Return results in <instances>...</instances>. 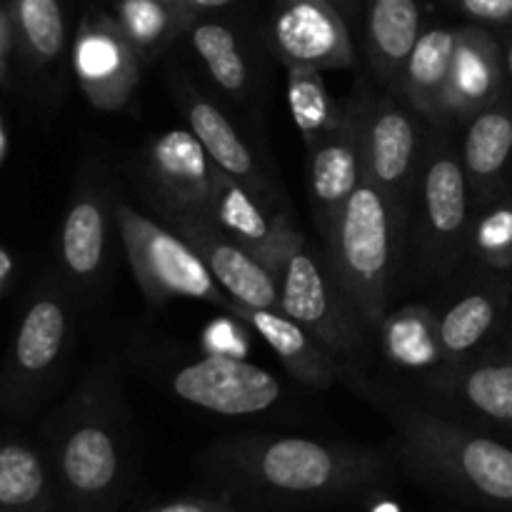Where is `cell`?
Segmentation results:
<instances>
[{"label":"cell","instance_id":"1","mask_svg":"<svg viewBox=\"0 0 512 512\" xmlns=\"http://www.w3.org/2000/svg\"><path fill=\"white\" fill-rule=\"evenodd\" d=\"M213 473L273 500L323 503L380 483L388 458L363 445L283 435H248L215 443L205 453Z\"/></svg>","mask_w":512,"mask_h":512},{"label":"cell","instance_id":"2","mask_svg":"<svg viewBox=\"0 0 512 512\" xmlns=\"http://www.w3.org/2000/svg\"><path fill=\"white\" fill-rule=\"evenodd\" d=\"M53 475L68 512H113L128 483V448L110 380L95 373L50 428Z\"/></svg>","mask_w":512,"mask_h":512},{"label":"cell","instance_id":"3","mask_svg":"<svg viewBox=\"0 0 512 512\" xmlns=\"http://www.w3.org/2000/svg\"><path fill=\"white\" fill-rule=\"evenodd\" d=\"M405 468L443 493L485 508L512 510V448L423 408L398 413Z\"/></svg>","mask_w":512,"mask_h":512},{"label":"cell","instance_id":"4","mask_svg":"<svg viewBox=\"0 0 512 512\" xmlns=\"http://www.w3.org/2000/svg\"><path fill=\"white\" fill-rule=\"evenodd\" d=\"M400 210L368 178L345 203L333 233L325 240V260L345 298L365 325L380 328L388 310L390 278L398 245Z\"/></svg>","mask_w":512,"mask_h":512},{"label":"cell","instance_id":"5","mask_svg":"<svg viewBox=\"0 0 512 512\" xmlns=\"http://www.w3.org/2000/svg\"><path fill=\"white\" fill-rule=\"evenodd\" d=\"M113 213L130 268L150 303L188 298L230 310V295L183 235L163 228L123 200L115 203Z\"/></svg>","mask_w":512,"mask_h":512},{"label":"cell","instance_id":"6","mask_svg":"<svg viewBox=\"0 0 512 512\" xmlns=\"http://www.w3.org/2000/svg\"><path fill=\"white\" fill-rule=\"evenodd\" d=\"M273 275L278 280L280 310L335 355L353 358L355 350L363 345L360 315L345 298L328 260L315 255L298 230Z\"/></svg>","mask_w":512,"mask_h":512},{"label":"cell","instance_id":"7","mask_svg":"<svg viewBox=\"0 0 512 512\" xmlns=\"http://www.w3.org/2000/svg\"><path fill=\"white\" fill-rule=\"evenodd\" d=\"M68 338V298L55 283H45L25 308L0 370L3 413L23 415L38 403L63 363Z\"/></svg>","mask_w":512,"mask_h":512},{"label":"cell","instance_id":"8","mask_svg":"<svg viewBox=\"0 0 512 512\" xmlns=\"http://www.w3.org/2000/svg\"><path fill=\"white\" fill-rule=\"evenodd\" d=\"M370 98L355 95L340 110L338 123L310 148L308 188L313 218L325 240L333 233L350 195L365 180V118Z\"/></svg>","mask_w":512,"mask_h":512},{"label":"cell","instance_id":"9","mask_svg":"<svg viewBox=\"0 0 512 512\" xmlns=\"http://www.w3.org/2000/svg\"><path fill=\"white\" fill-rule=\"evenodd\" d=\"M160 213L170 228L183 235L205 265L210 268L220 288L230 295L233 303L253 305V308H280V290L275 275L255 258L250 250L225 230H220L203 210L178 208L160 200Z\"/></svg>","mask_w":512,"mask_h":512},{"label":"cell","instance_id":"10","mask_svg":"<svg viewBox=\"0 0 512 512\" xmlns=\"http://www.w3.org/2000/svg\"><path fill=\"white\" fill-rule=\"evenodd\" d=\"M173 393L185 403L215 415H258L273 408L283 385L265 368L240 358L205 355L173 373Z\"/></svg>","mask_w":512,"mask_h":512},{"label":"cell","instance_id":"11","mask_svg":"<svg viewBox=\"0 0 512 512\" xmlns=\"http://www.w3.org/2000/svg\"><path fill=\"white\" fill-rule=\"evenodd\" d=\"M73 70L85 98L98 110H118L140 83V50L103 13L85 15L73 45Z\"/></svg>","mask_w":512,"mask_h":512},{"label":"cell","instance_id":"12","mask_svg":"<svg viewBox=\"0 0 512 512\" xmlns=\"http://www.w3.org/2000/svg\"><path fill=\"white\" fill-rule=\"evenodd\" d=\"M468 173L448 143H433L423 165V248L435 270L458 258L468 240Z\"/></svg>","mask_w":512,"mask_h":512},{"label":"cell","instance_id":"13","mask_svg":"<svg viewBox=\"0 0 512 512\" xmlns=\"http://www.w3.org/2000/svg\"><path fill=\"white\" fill-rule=\"evenodd\" d=\"M273 43L288 68H348L355 60L348 25L330 0H280L273 18Z\"/></svg>","mask_w":512,"mask_h":512},{"label":"cell","instance_id":"14","mask_svg":"<svg viewBox=\"0 0 512 512\" xmlns=\"http://www.w3.org/2000/svg\"><path fill=\"white\" fill-rule=\"evenodd\" d=\"M420 155V128L393 100H370L365 118V178L403 213Z\"/></svg>","mask_w":512,"mask_h":512},{"label":"cell","instance_id":"15","mask_svg":"<svg viewBox=\"0 0 512 512\" xmlns=\"http://www.w3.org/2000/svg\"><path fill=\"white\" fill-rule=\"evenodd\" d=\"M205 213L220 230L250 250L270 273L278 268V260L295 233L288 215H270L258 193L223 173L218 165H213V193Z\"/></svg>","mask_w":512,"mask_h":512},{"label":"cell","instance_id":"16","mask_svg":"<svg viewBox=\"0 0 512 512\" xmlns=\"http://www.w3.org/2000/svg\"><path fill=\"white\" fill-rule=\"evenodd\" d=\"M228 313L238 315L250 325L258 338L273 348L283 368L310 388H328L340 375V365L333 350L325 348L315 335L280 308H253V305H230Z\"/></svg>","mask_w":512,"mask_h":512},{"label":"cell","instance_id":"17","mask_svg":"<svg viewBox=\"0 0 512 512\" xmlns=\"http://www.w3.org/2000/svg\"><path fill=\"white\" fill-rule=\"evenodd\" d=\"M148 175L163 203L208 210L213 193V160L193 130H168L148 150Z\"/></svg>","mask_w":512,"mask_h":512},{"label":"cell","instance_id":"18","mask_svg":"<svg viewBox=\"0 0 512 512\" xmlns=\"http://www.w3.org/2000/svg\"><path fill=\"white\" fill-rule=\"evenodd\" d=\"M108 250V193L98 180H83L60 228V265L80 288H93Z\"/></svg>","mask_w":512,"mask_h":512},{"label":"cell","instance_id":"19","mask_svg":"<svg viewBox=\"0 0 512 512\" xmlns=\"http://www.w3.org/2000/svg\"><path fill=\"white\" fill-rule=\"evenodd\" d=\"M503 65L505 55L500 53L498 40L488 30L460 28L443 120L473 118L488 105L498 103L503 88Z\"/></svg>","mask_w":512,"mask_h":512},{"label":"cell","instance_id":"20","mask_svg":"<svg viewBox=\"0 0 512 512\" xmlns=\"http://www.w3.org/2000/svg\"><path fill=\"white\" fill-rule=\"evenodd\" d=\"M440 393L503 428H512V355L470 360L438 383Z\"/></svg>","mask_w":512,"mask_h":512},{"label":"cell","instance_id":"21","mask_svg":"<svg viewBox=\"0 0 512 512\" xmlns=\"http://www.w3.org/2000/svg\"><path fill=\"white\" fill-rule=\"evenodd\" d=\"M180 95H183V108L190 130L200 140V145L205 148L208 158L213 160V165H218L223 173L238 178L240 183L248 185L253 193L263 198L265 178L260 175V168L255 165L250 148L243 143L238 130L230 125V120L225 118L223 110L215 108L210 100H205L203 95H198L190 88H183Z\"/></svg>","mask_w":512,"mask_h":512},{"label":"cell","instance_id":"22","mask_svg":"<svg viewBox=\"0 0 512 512\" xmlns=\"http://www.w3.org/2000/svg\"><path fill=\"white\" fill-rule=\"evenodd\" d=\"M455 43L458 30L433 28L420 35L405 63L400 90L420 115L430 120H443L445 93L453 73Z\"/></svg>","mask_w":512,"mask_h":512},{"label":"cell","instance_id":"23","mask_svg":"<svg viewBox=\"0 0 512 512\" xmlns=\"http://www.w3.org/2000/svg\"><path fill=\"white\" fill-rule=\"evenodd\" d=\"M415 0H368V58L383 83L403 78L405 63L420 40Z\"/></svg>","mask_w":512,"mask_h":512},{"label":"cell","instance_id":"24","mask_svg":"<svg viewBox=\"0 0 512 512\" xmlns=\"http://www.w3.org/2000/svg\"><path fill=\"white\" fill-rule=\"evenodd\" d=\"M505 303H508V288L503 285L470 290L463 298L455 300L438 318L443 360L453 365L460 363L480 343H485L490 333L498 328L505 313Z\"/></svg>","mask_w":512,"mask_h":512},{"label":"cell","instance_id":"25","mask_svg":"<svg viewBox=\"0 0 512 512\" xmlns=\"http://www.w3.org/2000/svg\"><path fill=\"white\" fill-rule=\"evenodd\" d=\"M53 510V480L43 455L23 440H0V512Z\"/></svg>","mask_w":512,"mask_h":512},{"label":"cell","instance_id":"26","mask_svg":"<svg viewBox=\"0 0 512 512\" xmlns=\"http://www.w3.org/2000/svg\"><path fill=\"white\" fill-rule=\"evenodd\" d=\"M380 340L390 363L408 370L435 368L443 363L438 315L425 305H405L380 323Z\"/></svg>","mask_w":512,"mask_h":512},{"label":"cell","instance_id":"27","mask_svg":"<svg viewBox=\"0 0 512 512\" xmlns=\"http://www.w3.org/2000/svg\"><path fill=\"white\" fill-rule=\"evenodd\" d=\"M463 165L475 188H488L512 158V110L508 105H488L473 115L463 143Z\"/></svg>","mask_w":512,"mask_h":512},{"label":"cell","instance_id":"28","mask_svg":"<svg viewBox=\"0 0 512 512\" xmlns=\"http://www.w3.org/2000/svg\"><path fill=\"white\" fill-rule=\"evenodd\" d=\"M15 48L25 68L43 70L60 58L65 45V20L60 0H10Z\"/></svg>","mask_w":512,"mask_h":512},{"label":"cell","instance_id":"29","mask_svg":"<svg viewBox=\"0 0 512 512\" xmlns=\"http://www.w3.org/2000/svg\"><path fill=\"white\" fill-rule=\"evenodd\" d=\"M323 70L310 65H290L288 68V105L293 113L295 128L305 138L308 148H313L325 133L333 130L340 118V105L330 98L325 88Z\"/></svg>","mask_w":512,"mask_h":512},{"label":"cell","instance_id":"30","mask_svg":"<svg viewBox=\"0 0 512 512\" xmlns=\"http://www.w3.org/2000/svg\"><path fill=\"white\" fill-rule=\"evenodd\" d=\"M190 40L203 58L210 78L225 93L243 95L248 88V65H245L243 50H240L233 30L220 23H200L190 33Z\"/></svg>","mask_w":512,"mask_h":512},{"label":"cell","instance_id":"31","mask_svg":"<svg viewBox=\"0 0 512 512\" xmlns=\"http://www.w3.org/2000/svg\"><path fill=\"white\" fill-rule=\"evenodd\" d=\"M115 20L140 53H153L175 33L180 20H188V15L165 0H118Z\"/></svg>","mask_w":512,"mask_h":512},{"label":"cell","instance_id":"32","mask_svg":"<svg viewBox=\"0 0 512 512\" xmlns=\"http://www.w3.org/2000/svg\"><path fill=\"white\" fill-rule=\"evenodd\" d=\"M473 250L488 268H512V198L485 210L473 230Z\"/></svg>","mask_w":512,"mask_h":512},{"label":"cell","instance_id":"33","mask_svg":"<svg viewBox=\"0 0 512 512\" xmlns=\"http://www.w3.org/2000/svg\"><path fill=\"white\" fill-rule=\"evenodd\" d=\"M200 348H203L205 355L248 360L250 350H253V330L238 315H218L200 333Z\"/></svg>","mask_w":512,"mask_h":512},{"label":"cell","instance_id":"34","mask_svg":"<svg viewBox=\"0 0 512 512\" xmlns=\"http://www.w3.org/2000/svg\"><path fill=\"white\" fill-rule=\"evenodd\" d=\"M140 512H240V510L238 505L233 503L230 495H210V498L193 495V498L168 500V503L153 505V508L140 510Z\"/></svg>","mask_w":512,"mask_h":512},{"label":"cell","instance_id":"35","mask_svg":"<svg viewBox=\"0 0 512 512\" xmlns=\"http://www.w3.org/2000/svg\"><path fill=\"white\" fill-rule=\"evenodd\" d=\"M465 15L483 23H512V0H455Z\"/></svg>","mask_w":512,"mask_h":512},{"label":"cell","instance_id":"36","mask_svg":"<svg viewBox=\"0 0 512 512\" xmlns=\"http://www.w3.org/2000/svg\"><path fill=\"white\" fill-rule=\"evenodd\" d=\"M15 48V28L13 13H10V0H0V83L8 70V58Z\"/></svg>","mask_w":512,"mask_h":512},{"label":"cell","instance_id":"37","mask_svg":"<svg viewBox=\"0 0 512 512\" xmlns=\"http://www.w3.org/2000/svg\"><path fill=\"white\" fill-rule=\"evenodd\" d=\"M13 270H15L13 258H10L8 250L0 248V298H3V293L8 290V285H10V280H13Z\"/></svg>","mask_w":512,"mask_h":512},{"label":"cell","instance_id":"38","mask_svg":"<svg viewBox=\"0 0 512 512\" xmlns=\"http://www.w3.org/2000/svg\"><path fill=\"white\" fill-rule=\"evenodd\" d=\"M230 0H185V5H188L190 10H198V8H223V5H228Z\"/></svg>","mask_w":512,"mask_h":512},{"label":"cell","instance_id":"39","mask_svg":"<svg viewBox=\"0 0 512 512\" xmlns=\"http://www.w3.org/2000/svg\"><path fill=\"white\" fill-rule=\"evenodd\" d=\"M5 155H8V135H5V125H3V118H0V165H3Z\"/></svg>","mask_w":512,"mask_h":512},{"label":"cell","instance_id":"40","mask_svg":"<svg viewBox=\"0 0 512 512\" xmlns=\"http://www.w3.org/2000/svg\"><path fill=\"white\" fill-rule=\"evenodd\" d=\"M165 3H170V5H173V8H178L180 13L188 15V18H190V13H193V10H190L188 5H185V0H165Z\"/></svg>","mask_w":512,"mask_h":512},{"label":"cell","instance_id":"41","mask_svg":"<svg viewBox=\"0 0 512 512\" xmlns=\"http://www.w3.org/2000/svg\"><path fill=\"white\" fill-rule=\"evenodd\" d=\"M505 68H508V75L512 80V40L508 43V50H505Z\"/></svg>","mask_w":512,"mask_h":512},{"label":"cell","instance_id":"42","mask_svg":"<svg viewBox=\"0 0 512 512\" xmlns=\"http://www.w3.org/2000/svg\"><path fill=\"white\" fill-rule=\"evenodd\" d=\"M333 5H340V3H350V0H330Z\"/></svg>","mask_w":512,"mask_h":512}]
</instances>
